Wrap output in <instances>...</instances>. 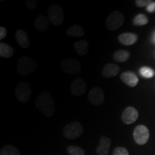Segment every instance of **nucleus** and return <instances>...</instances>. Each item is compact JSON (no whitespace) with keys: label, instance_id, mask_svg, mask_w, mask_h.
Here are the masks:
<instances>
[{"label":"nucleus","instance_id":"obj_4","mask_svg":"<svg viewBox=\"0 0 155 155\" xmlns=\"http://www.w3.org/2000/svg\"><path fill=\"white\" fill-rule=\"evenodd\" d=\"M48 15L49 20L54 26H60L64 22L65 15L63 9L58 5H51L48 7Z\"/></svg>","mask_w":155,"mask_h":155},{"label":"nucleus","instance_id":"obj_11","mask_svg":"<svg viewBox=\"0 0 155 155\" xmlns=\"http://www.w3.org/2000/svg\"><path fill=\"white\" fill-rule=\"evenodd\" d=\"M139 117V112L133 106H128L121 114V120L126 124H131L137 121Z\"/></svg>","mask_w":155,"mask_h":155},{"label":"nucleus","instance_id":"obj_20","mask_svg":"<svg viewBox=\"0 0 155 155\" xmlns=\"http://www.w3.org/2000/svg\"><path fill=\"white\" fill-rule=\"evenodd\" d=\"M14 48L6 42H0V56L4 58H12L14 55Z\"/></svg>","mask_w":155,"mask_h":155},{"label":"nucleus","instance_id":"obj_16","mask_svg":"<svg viewBox=\"0 0 155 155\" xmlns=\"http://www.w3.org/2000/svg\"><path fill=\"white\" fill-rule=\"evenodd\" d=\"M120 68L117 65L113 63H107L103 68L101 73L103 76L105 78H113L119 74Z\"/></svg>","mask_w":155,"mask_h":155},{"label":"nucleus","instance_id":"obj_8","mask_svg":"<svg viewBox=\"0 0 155 155\" xmlns=\"http://www.w3.org/2000/svg\"><path fill=\"white\" fill-rule=\"evenodd\" d=\"M134 139L139 145H144L150 139V131L144 125H139L134 130Z\"/></svg>","mask_w":155,"mask_h":155},{"label":"nucleus","instance_id":"obj_30","mask_svg":"<svg viewBox=\"0 0 155 155\" xmlns=\"http://www.w3.org/2000/svg\"><path fill=\"white\" fill-rule=\"evenodd\" d=\"M147 11L149 12H153L155 11V2H152V3L150 4L147 7Z\"/></svg>","mask_w":155,"mask_h":155},{"label":"nucleus","instance_id":"obj_25","mask_svg":"<svg viewBox=\"0 0 155 155\" xmlns=\"http://www.w3.org/2000/svg\"><path fill=\"white\" fill-rule=\"evenodd\" d=\"M139 73H140L141 76L145 78H151L155 74L154 70L149 67L141 68L140 70H139Z\"/></svg>","mask_w":155,"mask_h":155},{"label":"nucleus","instance_id":"obj_27","mask_svg":"<svg viewBox=\"0 0 155 155\" xmlns=\"http://www.w3.org/2000/svg\"><path fill=\"white\" fill-rule=\"evenodd\" d=\"M27 8L30 10H35L38 5V2L37 0H27L26 3Z\"/></svg>","mask_w":155,"mask_h":155},{"label":"nucleus","instance_id":"obj_7","mask_svg":"<svg viewBox=\"0 0 155 155\" xmlns=\"http://www.w3.org/2000/svg\"><path fill=\"white\" fill-rule=\"evenodd\" d=\"M61 68L64 73L69 75H78L81 71V65L78 60L74 58H66L61 61Z\"/></svg>","mask_w":155,"mask_h":155},{"label":"nucleus","instance_id":"obj_12","mask_svg":"<svg viewBox=\"0 0 155 155\" xmlns=\"http://www.w3.org/2000/svg\"><path fill=\"white\" fill-rule=\"evenodd\" d=\"M111 145V140L108 137L103 136L101 137L98 146L96 149L98 155H108L109 153L110 147Z\"/></svg>","mask_w":155,"mask_h":155},{"label":"nucleus","instance_id":"obj_10","mask_svg":"<svg viewBox=\"0 0 155 155\" xmlns=\"http://www.w3.org/2000/svg\"><path fill=\"white\" fill-rule=\"evenodd\" d=\"M88 100L94 106H99L102 105L105 101V95L102 88L99 87L93 88L88 94Z\"/></svg>","mask_w":155,"mask_h":155},{"label":"nucleus","instance_id":"obj_26","mask_svg":"<svg viewBox=\"0 0 155 155\" xmlns=\"http://www.w3.org/2000/svg\"><path fill=\"white\" fill-rule=\"evenodd\" d=\"M113 155H129V152L125 147H118L114 149Z\"/></svg>","mask_w":155,"mask_h":155},{"label":"nucleus","instance_id":"obj_19","mask_svg":"<svg viewBox=\"0 0 155 155\" xmlns=\"http://www.w3.org/2000/svg\"><path fill=\"white\" fill-rule=\"evenodd\" d=\"M85 33L84 28L79 25H72L66 30V34L72 38H81Z\"/></svg>","mask_w":155,"mask_h":155},{"label":"nucleus","instance_id":"obj_21","mask_svg":"<svg viewBox=\"0 0 155 155\" xmlns=\"http://www.w3.org/2000/svg\"><path fill=\"white\" fill-rule=\"evenodd\" d=\"M130 57V53L125 50H119L114 53L113 58L116 61L119 63L126 62Z\"/></svg>","mask_w":155,"mask_h":155},{"label":"nucleus","instance_id":"obj_1","mask_svg":"<svg viewBox=\"0 0 155 155\" xmlns=\"http://www.w3.org/2000/svg\"><path fill=\"white\" fill-rule=\"evenodd\" d=\"M36 107L46 117H51L55 114V104L52 94L43 91L39 94L36 99Z\"/></svg>","mask_w":155,"mask_h":155},{"label":"nucleus","instance_id":"obj_24","mask_svg":"<svg viewBox=\"0 0 155 155\" xmlns=\"http://www.w3.org/2000/svg\"><path fill=\"white\" fill-rule=\"evenodd\" d=\"M67 152L69 155H86L85 151L81 147L71 145L67 148Z\"/></svg>","mask_w":155,"mask_h":155},{"label":"nucleus","instance_id":"obj_14","mask_svg":"<svg viewBox=\"0 0 155 155\" xmlns=\"http://www.w3.org/2000/svg\"><path fill=\"white\" fill-rule=\"evenodd\" d=\"M121 81L129 87H135L137 86L139 83V78L137 75L132 71H126L121 73Z\"/></svg>","mask_w":155,"mask_h":155},{"label":"nucleus","instance_id":"obj_22","mask_svg":"<svg viewBox=\"0 0 155 155\" xmlns=\"http://www.w3.org/2000/svg\"><path fill=\"white\" fill-rule=\"evenodd\" d=\"M0 155H20V152L17 147L12 145H6L1 149Z\"/></svg>","mask_w":155,"mask_h":155},{"label":"nucleus","instance_id":"obj_31","mask_svg":"<svg viewBox=\"0 0 155 155\" xmlns=\"http://www.w3.org/2000/svg\"><path fill=\"white\" fill-rule=\"evenodd\" d=\"M152 40V42H153V43L155 44V32H154V35H153Z\"/></svg>","mask_w":155,"mask_h":155},{"label":"nucleus","instance_id":"obj_9","mask_svg":"<svg viewBox=\"0 0 155 155\" xmlns=\"http://www.w3.org/2000/svg\"><path fill=\"white\" fill-rule=\"evenodd\" d=\"M87 89V83L82 78H78L73 81L70 86V91L75 96H81Z\"/></svg>","mask_w":155,"mask_h":155},{"label":"nucleus","instance_id":"obj_18","mask_svg":"<svg viewBox=\"0 0 155 155\" xmlns=\"http://www.w3.org/2000/svg\"><path fill=\"white\" fill-rule=\"evenodd\" d=\"M75 51L78 55L84 56L88 54L89 50V44L86 40H79L73 43Z\"/></svg>","mask_w":155,"mask_h":155},{"label":"nucleus","instance_id":"obj_5","mask_svg":"<svg viewBox=\"0 0 155 155\" xmlns=\"http://www.w3.org/2000/svg\"><path fill=\"white\" fill-rule=\"evenodd\" d=\"M124 23V16L120 11H114L108 15L106 19V26L108 30L114 31L121 28Z\"/></svg>","mask_w":155,"mask_h":155},{"label":"nucleus","instance_id":"obj_23","mask_svg":"<svg viewBox=\"0 0 155 155\" xmlns=\"http://www.w3.org/2000/svg\"><path fill=\"white\" fill-rule=\"evenodd\" d=\"M149 22L148 17L144 14H139L133 19V24L135 26H143Z\"/></svg>","mask_w":155,"mask_h":155},{"label":"nucleus","instance_id":"obj_2","mask_svg":"<svg viewBox=\"0 0 155 155\" xmlns=\"http://www.w3.org/2000/svg\"><path fill=\"white\" fill-rule=\"evenodd\" d=\"M32 89L28 81H20L15 86V96L20 103H28L32 98Z\"/></svg>","mask_w":155,"mask_h":155},{"label":"nucleus","instance_id":"obj_15","mask_svg":"<svg viewBox=\"0 0 155 155\" xmlns=\"http://www.w3.org/2000/svg\"><path fill=\"white\" fill-rule=\"evenodd\" d=\"M35 28L38 32H45L49 28V19L43 15H38L35 20Z\"/></svg>","mask_w":155,"mask_h":155},{"label":"nucleus","instance_id":"obj_29","mask_svg":"<svg viewBox=\"0 0 155 155\" xmlns=\"http://www.w3.org/2000/svg\"><path fill=\"white\" fill-rule=\"evenodd\" d=\"M7 29L4 28L2 26L0 27V40H2L3 39H5V37L7 36Z\"/></svg>","mask_w":155,"mask_h":155},{"label":"nucleus","instance_id":"obj_28","mask_svg":"<svg viewBox=\"0 0 155 155\" xmlns=\"http://www.w3.org/2000/svg\"><path fill=\"white\" fill-rule=\"evenodd\" d=\"M152 2V1H151V0H137V1L135 2L136 5L139 7H147V6Z\"/></svg>","mask_w":155,"mask_h":155},{"label":"nucleus","instance_id":"obj_3","mask_svg":"<svg viewBox=\"0 0 155 155\" xmlns=\"http://www.w3.org/2000/svg\"><path fill=\"white\" fill-rule=\"evenodd\" d=\"M19 74L22 76L30 75L37 68V63L28 56H23L19 59L17 65Z\"/></svg>","mask_w":155,"mask_h":155},{"label":"nucleus","instance_id":"obj_6","mask_svg":"<svg viewBox=\"0 0 155 155\" xmlns=\"http://www.w3.org/2000/svg\"><path fill=\"white\" fill-rule=\"evenodd\" d=\"M84 132V129L79 121H73L63 128V133L65 137L68 139L79 138Z\"/></svg>","mask_w":155,"mask_h":155},{"label":"nucleus","instance_id":"obj_17","mask_svg":"<svg viewBox=\"0 0 155 155\" xmlns=\"http://www.w3.org/2000/svg\"><path fill=\"white\" fill-rule=\"evenodd\" d=\"M118 40L124 45H132L138 40V35L131 32H125L120 35Z\"/></svg>","mask_w":155,"mask_h":155},{"label":"nucleus","instance_id":"obj_13","mask_svg":"<svg viewBox=\"0 0 155 155\" xmlns=\"http://www.w3.org/2000/svg\"><path fill=\"white\" fill-rule=\"evenodd\" d=\"M15 38L17 43L21 48L27 49L30 45V39L26 31L24 30H18L15 33Z\"/></svg>","mask_w":155,"mask_h":155}]
</instances>
